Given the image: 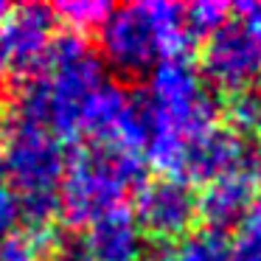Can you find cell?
Wrapping results in <instances>:
<instances>
[{
  "instance_id": "4fadbf2b",
  "label": "cell",
  "mask_w": 261,
  "mask_h": 261,
  "mask_svg": "<svg viewBox=\"0 0 261 261\" xmlns=\"http://www.w3.org/2000/svg\"><path fill=\"white\" fill-rule=\"evenodd\" d=\"M171 261H230V239L214 227H197L174 244Z\"/></svg>"
},
{
  "instance_id": "5bb4252c",
  "label": "cell",
  "mask_w": 261,
  "mask_h": 261,
  "mask_svg": "<svg viewBox=\"0 0 261 261\" xmlns=\"http://www.w3.org/2000/svg\"><path fill=\"white\" fill-rule=\"evenodd\" d=\"M20 205V219L25 222L29 233H48L54 230V222L62 216L57 188H42V191H25L17 194Z\"/></svg>"
},
{
  "instance_id": "d6986e66",
  "label": "cell",
  "mask_w": 261,
  "mask_h": 261,
  "mask_svg": "<svg viewBox=\"0 0 261 261\" xmlns=\"http://www.w3.org/2000/svg\"><path fill=\"white\" fill-rule=\"evenodd\" d=\"M45 255V233L14 230L0 239V261H42Z\"/></svg>"
},
{
  "instance_id": "7c38bea8",
  "label": "cell",
  "mask_w": 261,
  "mask_h": 261,
  "mask_svg": "<svg viewBox=\"0 0 261 261\" xmlns=\"http://www.w3.org/2000/svg\"><path fill=\"white\" fill-rule=\"evenodd\" d=\"M126 101H129V90H124L121 85L104 79L90 93L85 110H82L79 135L85 132L87 138H93V143H113L118 121L126 110Z\"/></svg>"
},
{
  "instance_id": "30bf717a",
  "label": "cell",
  "mask_w": 261,
  "mask_h": 261,
  "mask_svg": "<svg viewBox=\"0 0 261 261\" xmlns=\"http://www.w3.org/2000/svg\"><path fill=\"white\" fill-rule=\"evenodd\" d=\"M258 186L261 174L250 169H236L216 177L197 197V219H202L205 227L227 233V227L239 225L255 208Z\"/></svg>"
},
{
  "instance_id": "52a82bcc",
  "label": "cell",
  "mask_w": 261,
  "mask_h": 261,
  "mask_svg": "<svg viewBox=\"0 0 261 261\" xmlns=\"http://www.w3.org/2000/svg\"><path fill=\"white\" fill-rule=\"evenodd\" d=\"M48 129L57 138H79L82 110L90 93L107 79V65L96 51L48 68Z\"/></svg>"
},
{
  "instance_id": "484cf974",
  "label": "cell",
  "mask_w": 261,
  "mask_h": 261,
  "mask_svg": "<svg viewBox=\"0 0 261 261\" xmlns=\"http://www.w3.org/2000/svg\"><path fill=\"white\" fill-rule=\"evenodd\" d=\"M6 12H9V6H6V3H0V20L6 17Z\"/></svg>"
},
{
  "instance_id": "cb8c5ba5",
  "label": "cell",
  "mask_w": 261,
  "mask_h": 261,
  "mask_svg": "<svg viewBox=\"0 0 261 261\" xmlns=\"http://www.w3.org/2000/svg\"><path fill=\"white\" fill-rule=\"evenodd\" d=\"M146 261H171V255L169 253H160V255H152V258H146Z\"/></svg>"
},
{
  "instance_id": "5b68a950",
  "label": "cell",
  "mask_w": 261,
  "mask_h": 261,
  "mask_svg": "<svg viewBox=\"0 0 261 261\" xmlns=\"http://www.w3.org/2000/svg\"><path fill=\"white\" fill-rule=\"evenodd\" d=\"M132 216L143 236L160 244H177L194 230L197 194L180 177H154L135 191Z\"/></svg>"
},
{
  "instance_id": "9c48e42d",
  "label": "cell",
  "mask_w": 261,
  "mask_h": 261,
  "mask_svg": "<svg viewBox=\"0 0 261 261\" xmlns=\"http://www.w3.org/2000/svg\"><path fill=\"white\" fill-rule=\"evenodd\" d=\"M253 143L247 138L233 132L230 126H219L191 138L186 146V160H182L180 180L188 186H208L211 180L227 174V171L244 169V160Z\"/></svg>"
},
{
  "instance_id": "8fae6325",
  "label": "cell",
  "mask_w": 261,
  "mask_h": 261,
  "mask_svg": "<svg viewBox=\"0 0 261 261\" xmlns=\"http://www.w3.org/2000/svg\"><path fill=\"white\" fill-rule=\"evenodd\" d=\"M85 242L93 261H141L143 255V233L126 205L93 219L87 225Z\"/></svg>"
},
{
  "instance_id": "e0dca14e",
  "label": "cell",
  "mask_w": 261,
  "mask_h": 261,
  "mask_svg": "<svg viewBox=\"0 0 261 261\" xmlns=\"http://www.w3.org/2000/svg\"><path fill=\"white\" fill-rule=\"evenodd\" d=\"M42 261H93L90 250H87L85 233L73 230V227H62V230H48L45 233V255Z\"/></svg>"
},
{
  "instance_id": "ac0fdd59",
  "label": "cell",
  "mask_w": 261,
  "mask_h": 261,
  "mask_svg": "<svg viewBox=\"0 0 261 261\" xmlns=\"http://www.w3.org/2000/svg\"><path fill=\"white\" fill-rule=\"evenodd\" d=\"M222 113L227 115V121H230V129L239 132V135L255 129L258 115H261V93L255 90V87L230 93L227 101L222 104Z\"/></svg>"
},
{
  "instance_id": "3957f363",
  "label": "cell",
  "mask_w": 261,
  "mask_h": 261,
  "mask_svg": "<svg viewBox=\"0 0 261 261\" xmlns=\"http://www.w3.org/2000/svg\"><path fill=\"white\" fill-rule=\"evenodd\" d=\"M68 154L65 141L48 126L25 124L14 115L0 121V171L20 194L57 188L62 182Z\"/></svg>"
},
{
  "instance_id": "603a6c76",
  "label": "cell",
  "mask_w": 261,
  "mask_h": 261,
  "mask_svg": "<svg viewBox=\"0 0 261 261\" xmlns=\"http://www.w3.org/2000/svg\"><path fill=\"white\" fill-rule=\"evenodd\" d=\"M6 76H9V62H6V57H3V51H0V90L6 85Z\"/></svg>"
},
{
  "instance_id": "8992f818",
  "label": "cell",
  "mask_w": 261,
  "mask_h": 261,
  "mask_svg": "<svg viewBox=\"0 0 261 261\" xmlns=\"http://www.w3.org/2000/svg\"><path fill=\"white\" fill-rule=\"evenodd\" d=\"M199 76L202 82H211L214 90H247L261 76V42H255L236 20H227L219 31L202 40Z\"/></svg>"
},
{
  "instance_id": "83f0119b",
  "label": "cell",
  "mask_w": 261,
  "mask_h": 261,
  "mask_svg": "<svg viewBox=\"0 0 261 261\" xmlns=\"http://www.w3.org/2000/svg\"><path fill=\"white\" fill-rule=\"evenodd\" d=\"M258 194H261V186H258Z\"/></svg>"
},
{
  "instance_id": "9a60e30c",
  "label": "cell",
  "mask_w": 261,
  "mask_h": 261,
  "mask_svg": "<svg viewBox=\"0 0 261 261\" xmlns=\"http://www.w3.org/2000/svg\"><path fill=\"white\" fill-rule=\"evenodd\" d=\"M227 20H230V3L222 0H197L191 6H182V23L197 42L219 31Z\"/></svg>"
},
{
  "instance_id": "ba28073f",
  "label": "cell",
  "mask_w": 261,
  "mask_h": 261,
  "mask_svg": "<svg viewBox=\"0 0 261 261\" xmlns=\"http://www.w3.org/2000/svg\"><path fill=\"white\" fill-rule=\"evenodd\" d=\"M57 12L45 3H23L9 9L0 20V51L20 79H31L45 70L48 45L57 34Z\"/></svg>"
},
{
  "instance_id": "6da1fadb",
  "label": "cell",
  "mask_w": 261,
  "mask_h": 261,
  "mask_svg": "<svg viewBox=\"0 0 261 261\" xmlns=\"http://www.w3.org/2000/svg\"><path fill=\"white\" fill-rule=\"evenodd\" d=\"M149 180L141 152L113 143H87L73 152L62 174V219L68 227H87L101 214L124 205L126 191H138Z\"/></svg>"
},
{
  "instance_id": "44dd1931",
  "label": "cell",
  "mask_w": 261,
  "mask_h": 261,
  "mask_svg": "<svg viewBox=\"0 0 261 261\" xmlns=\"http://www.w3.org/2000/svg\"><path fill=\"white\" fill-rule=\"evenodd\" d=\"M20 222V205H17V194L9 186L0 182V239H6L9 233H14Z\"/></svg>"
},
{
  "instance_id": "277c9868",
  "label": "cell",
  "mask_w": 261,
  "mask_h": 261,
  "mask_svg": "<svg viewBox=\"0 0 261 261\" xmlns=\"http://www.w3.org/2000/svg\"><path fill=\"white\" fill-rule=\"evenodd\" d=\"M98 45L107 65L126 79L149 73L160 59V37L143 3L113 6L98 25Z\"/></svg>"
},
{
  "instance_id": "4316f807",
  "label": "cell",
  "mask_w": 261,
  "mask_h": 261,
  "mask_svg": "<svg viewBox=\"0 0 261 261\" xmlns=\"http://www.w3.org/2000/svg\"><path fill=\"white\" fill-rule=\"evenodd\" d=\"M0 180H3V171H0Z\"/></svg>"
},
{
  "instance_id": "d4e9b609",
  "label": "cell",
  "mask_w": 261,
  "mask_h": 261,
  "mask_svg": "<svg viewBox=\"0 0 261 261\" xmlns=\"http://www.w3.org/2000/svg\"><path fill=\"white\" fill-rule=\"evenodd\" d=\"M255 138H258V149H261V115H258V124H255Z\"/></svg>"
},
{
  "instance_id": "2e32d148",
  "label": "cell",
  "mask_w": 261,
  "mask_h": 261,
  "mask_svg": "<svg viewBox=\"0 0 261 261\" xmlns=\"http://www.w3.org/2000/svg\"><path fill=\"white\" fill-rule=\"evenodd\" d=\"M57 17H62L65 29H73L85 34L87 29H98L104 23L110 12H113V3H104V0H68V3H59L54 6Z\"/></svg>"
},
{
  "instance_id": "7402d4cb",
  "label": "cell",
  "mask_w": 261,
  "mask_h": 261,
  "mask_svg": "<svg viewBox=\"0 0 261 261\" xmlns=\"http://www.w3.org/2000/svg\"><path fill=\"white\" fill-rule=\"evenodd\" d=\"M230 261H261V242L239 233L230 242Z\"/></svg>"
},
{
  "instance_id": "7a4b0ae2",
  "label": "cell",
  "mask_w": 261,
  "mask_h": 261,
  "mask_svg": "<svg viewBox=\"0 0 261 261\" xmlns=\"http://www.w3.org/2000/svg\"><path fill=\"white\" fill-rule=\"evenodd\" d=\"M158 110L154 129H171L186 141L214 129L222 113V101L205 87L191 59L163 57L149 70V85L143 87Z\"/></svg>"
},
{
  "instance_id": "ffe728a7",
  "label": "cell",
  "mask_w": 261,
  "mask_h": 261,
  "mask_svg": "<svg viewBox=\"0 0 261 261\" xmlns=\"http://www.w3.org/2000/svg\"><path fill=\"white\" fill-rule=\"evenodd\" d=\"M230 14H236V23L255 42H261V0H239L236 6H230Z\"/></svg>"
}]
</instances>
